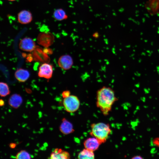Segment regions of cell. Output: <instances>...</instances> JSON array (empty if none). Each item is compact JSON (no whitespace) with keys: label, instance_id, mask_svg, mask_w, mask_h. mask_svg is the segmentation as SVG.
<instances>
[{"label":"cell","instance_id":"6da1fadb","mask_svg":"<svg viewBox=\"0 0 159 159\" xmlns=\"http://www.w3.org/2000/svg\"><path fill=\"white\" fill-rule=\"evenodd\" d=\"M96 95L97 107L104 115H107L117 100L114 91L111 87L103 86L97 91Z\"/></svg>","mask_w":159,"mask_h":159},{"label":"cell","instance_id":"7a4b0ae2","mask_svg":"<svg viewBox=\"0 0 159 159\" xmlns=\"http://www.w3.org/2000/svg\"><path fill=\"white\" fill-rule=\"evenodd\" d=\"M90 134L97 139L102 144L105 143L110 135L111 130L109 124L103 122L93 123L91 125Z\"/></svg>","mask_w":159,"mask_h":159},{"label":"cell","instance_id":"3957f363","mask_svg":"<svg viewBox=\"0 0 159 159\" xmlns=\"http://www.w3.org/2000/svg\"><path fill=\"white\" fill-rule=\"evenodd\" d=\"M63 104L67 112L72 113L78 110L80 105V102L77 97L74 95H70L64 98Z\"/></svg>","mask_w":159,"mask_h":159},{"label":"cell","instance_id":"277c9868","mask_svg":"<svg viewBox=\"0 0 159 159\" xmlns=\"http://www.w3.org/2000/svg\"><path fill=\"white\" fill-rule=\"evenodd\" d=\"M54 40V35L49 32H42L38 34L37 37L38 44L45 48L51 45Z\"/></svg>","mask_w":159,"mask_h":159},{"label":"cell","instance_id":"5b68a950","mask_svg":"<svg viewBox=\"0 0 159 159\" xmlns=\"http://www.w3.org/2000/svg\"><path fill=\"white\" fill-rule=\"evenodd\" d=\"M34 41L30 37H25L21 39L19 44V49L27 52H31L36 47Z\"/></svg>","mask_w":159,"mask_h":159},{"label":"cell","instance_id":"8992f818","mask_svg":"<svg viewBox=\"0 0 159 159\" xmlns=\"http://www.w3.org/2000/svg\"><path fill=\"white\" fill-rule=\"evenodd\" d=\"M53 73L52 65L47 63L42 64L39 68L38 76L39 77L47 79L51 78Z\"/></svg>","mask_w":159,"mask_h":159},{"label":"cell","instance_id":"52a82bcc","mask_svg":"<svg viewBox=\"0 0 159 159\" xmlns=\"http://www.w3.org/2000/svg\"><path fill=\"white\" fill-rule=\"evenodd\" d=\"M58 63L59 66L62 69L67 70L70 69L72 67L73 61L72 57L69 55L66 54L62 55L59 58Z\"/></svg>","mask_w":159,"mask_h":159},{"label":"cell","instance_id":"ba28073f","mask_svg":"<svg viewBox=\"0 0 159 159\" xmlns=\"http://www.w3.org/2000/svg\"><path fill=\"white\" fill-rule=\"evenodd\" d=\"M33 17L31 12L26 10L20 11L17 15V20L20 23L22 24H27L32 20Z\"/></svg>","mask_w":159,"mask_h":159},{"label":"cell","instance_id":"9c48e42d","mask_svg":"<svg viewBox=\"0 0 159 159\" xmlns=\"http://www.w3.org/2000/svg\"><path fill=\"white\" fill-rule=\"evenodd\" d=\"M101 144L97 139L93 137L87 139L83 142L85 148L93 152L97 150Z\"/></svg>","mask_w":159,"mask_h":159},{"label":"cell","instance_id":"30bf717a","mask_svg":"<svg viewBox=\"0 0 159 159\" xmlns=\"http://www.w3.org/2000/svg\"><path fill=\"white\" fill-rule=\"evenodd\" d=\"M62 121L59 128L63 134L67 135L74 132L73 125L70 122L64 118L62 119Z\"/></svg>","mask_w":159,"mask_h":159},{"label":"cell","instance_id":"8fae6325","mask_svg":"<svg viewBox=\"0 0 159 159\" xmlns=\"http://www.w3.org/2000/svg\"><path fill=\"white\" fill-rule=\"evenodd\" d=\"M70 154L68 152L58 148L55 149L50 155V158L52 159H68L70 158Z\"/></svg>","mask_w":159,"mask_h":159},{"label":"cell","instance_id":"7c38bea8","mask_svg":"<svg viewBox=\"0 0 159 159\" xmlns=\"http://www.w3.org/2000/svg\"><path fill=\"white\" fill-rule=\"evenodd\" d=\"M14 76L18 81L21 82H24L29 78L30 73L28 70L20 68L16 71Z\"/></svg>","mask_w":159,"mask_h":159},{"label":"cell","instance_id":"4fadbf2b","mask_svg":"<svg viewBox=\"0 0 159 159\" xmlns=\"http://www.w3.org/2000/svg\"><path fill=\"white\" fill-rule=\"evenodd\" d=\"M146 6L151 14L157 13L159 12V0H149Z\"/></svg>","mask_w":159,"mask_h":159},{"label":"cell","instance_id":"5bb4252c","mask_svg":"<svg viewBox=\"0 0 159 159\" xmlns=\"http://www.w3.org/2000/svg\"><path fill=\"white\" fill-rule=\"evenodd\" d=\"M22 101V98L20 95L14 94L10 97L8 102L9 105L11 107L16 109L20 106Z\"/></svg>","mask_w":159,"mask_h":159},{"label":"cell","instance_id":"9a60e30c","mask_svg":"<svg viewBox=\"0 0 159 159\" xmlns=\"http://www.w3.org/2000/svg\"><path fill=\"white\" fill-rule=\"evenodd\" d=\"M53 16L56 20L61 21L67 19L68 16L65 11L62 8L56 9L54 11Z\"/></svg>","mask_w":159,"mask_h":159},{"label":"cell","instance_id":"2e32d148","mask_svg":"<svg viewBox=\"0 0 159 159\" xmlns=\"http://www.w3.org/2000/svg\"><path fill=\"white\" fill-rule=\"evenodd\" d=\"M78 159H94L95 158L94 152L85 148L78 153Z\"/></svg>","mask_w":159,"mask_h":159},{"label":"cell","instance_id":"e0dca14e","mask_svg":"<svg viewBox=\"0 0 159 159\" xmlns=\"http://www.w3.org/2000/svg\"><path fill=\"white\" fill-rule=\"evenodd\" d=\"M10 91L8 85L6 83H0V95L1 97H4L9 94Z\"/></svg>","mask_w":159,"mask_h":159},{"label":"cell","instance_id":"ac0fdd59","mask_svg":"<svg viewBox=\"0 0 159 159\" xmlns=\"http://www.w3.org/2000/svg\"><path fill=\"white\" fill-rule=\"evenodd\" d=\"M16 158L18 159H29L31 158V156L26 151L21 150L16 154Z\"/></svg>","mask_w":159,"mask_h":159},{"label":"cell","instance_id":"d6986e66","mask_svg":"<svg viewBox=\"0 0 159 159\" xmlns=\"http://www.w3.org/2000/svg\"><path fill=\"white\" fill-rule=\"evenodd\" d=\"M70 92L68 90L63 91L62 93V96L63 98L67 97L70 95Z\"/></svg>","mask_w":159,"mask_h":159},{"label":"cell","instance_id":"ffe728a7","mask_svg":"<svg viewBox=\"0 0 159 159\" xmlns=\"http://www.w3.org/2000/svg\"><path fill=\"white\" fill-rule=\"evenodd\" d=\"M153 144L159 148V137L154 138L153 140Z\"/></svg>","mask_w":159,"mask_h":159},{"label":"cell","instance_id":"44dd1931","mask_svg":"<svg viewBox=\"0 0 159 159\" xmlns=\"http://www.w3.org/2000/svg\"><path fill=\"white\" fill-rule=\"evenodd\" d=\"M43 51L46 53H48L49 54H52V51L51 49L47 48L44 49Z\"/></svg>","mask_w":159,"mask_h":159},{"label":"cell","instance_id":"7402d4cb","mask_svg":"<svg viewBox=\"0 0 159 159\" xmlns=\"http://www.w3.org/2000/svg\"><path fill=\"white\" fill-rule=\"evenodd\" d=\"M133 159H143V158L140 155H136L133 157L132 158Z\"/></svg>","mask_w":159,"mask_h":159},{"label":"cell","instance_id":"603a6c76","mask_svg":"<svg viewBox=\"0 0 159 159\" xmlns=\"http://www.w3.org/2000/svg\"><path fill=\"white\" fill-rule=\"evenodd\" d=\"M16 146V144L14 143H11L9 144V147L12 148H15Z\"/></svg>","mask_w":159,"mask_h":159},{"label":"cell","instance_id":"cb8c5ba5","mask_svg":"<svg viewBox=\"0 0 159 159\" xmlns=\"http://www.w3.org/2000/svg\"><path fill=\"white\" fill-rule=\"evenodd\" d=\"M93 36L94 37L97 38L99 36V34L97 32H96L94 33V34L93 35Z\"/></svg>","mask_w":159,"mask_h":159},{"label":"cell","instance_id":"d4e9b609","mask_svg":"<svg viewBox=\"0 0 159 159\" xmlns=\"http://www.w3.org/2000/svg\"><path fill=\"white\" fill-rule=\"evenodd\" d=\"M4 101L2 99L0 100V105L1 106H2L4 105Z\"/></svg>","mask_w":159,"mask_h":159},{"label":"cell","instance_id":"484cf974","mask_svg":"<svg viewBox=\"0 0 159 159\" xmlns=\"http://www.w3.org/2000/svg\"><path fill=\"white\" fill-rule=\"evenodd\" d=\"M9 1H15L16 0H7Z\"/></svg>","mask_w":159,"mask_h":159}]
</instances>
